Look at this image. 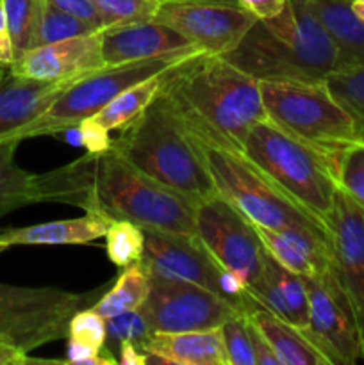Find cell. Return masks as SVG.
I'll list each match as a JSON object with an SVG mask.
<instances>
[{
	"instance_id": "603a6c76",
	"label": "cell",
	"mask_w": 364,
	"mask_h": 365,
	"mask_svg": "<svg viewBox=\"0 0 364 365\" xmlns=\"http://www.w3.org/2000/svg\"><path fill=\"white\" fill-rule=\"evenodd\" d=\"M303 2L338 46L341 68L363 66L364 21L353 13L352 0H303Z\"/></svg>"
},
{
	"instance_id": "8d00e7d4",
	"label": "cell",
	"mask_w": 364,
	"mask_h": 365,
	"mask_svg": "<svg viewBox=\"0 0 364 365\" xmlns=\"http://www.w3.org/2000/svg\"><path fill=\"white\" fill-rule=\"evenodd\" d=\"M75 127H77L79 135H81V146H84L86 153L100 155V153L109 152L113 148V139L109 138V130L103 128L93 118H86Z\"/></svg>"
},
{
	"instance_id": "6da1fadb",
	"label": "cell",
	"mask_w": 364,
	"mask_h": 365,
	"mask_svg": "<svg viewBox=\"0 0 364 365\" xmlns=\"http://www.w3.org/2000/svg\"><path fill=\"white\" fill-rule=\"evenodd\" d=\"M54 202L170 234H195V203L132 166L113 148L50 171Z\"/></svg>"
},
{
	"instance_id": "7a4b0ae2",
	"label": "cell",
	"mask_w": 364,
	"mask_h": 365,
	"mask_svg": "<svg viewBox=\"0 0 364 365\" xmlns=\"http://www.w3.org/2000/svg\"><path fill=\"white\" fill-rule=\"evenodd\" d=\"M161 91L188 130L238 152L250 128L268 120L261 82L214 53H198L171 68Z\"/></svg>"
},
{
	"instance_id": "2e32d148",
	"label": "cell",
	"mask_w": 364,
	"mask_h": 365,
	"mask_svg": "<svg viewBox=\"0 0 364 365\" xmlns=\"http://www.w3.org/2000/svg\"><path fill=\"white\" fill-rule=\"evenodd\" d=\"M106 68L102 57V36L93 32L88 36L64 39L34 46L21 53L9 66L18 77L49 82H75L82 77Z\"/></svg>"
},
{
	"instance_id": "ba28073f",
	"label": "cell",
	"mask_w": 364,
	"mask_h": 365,
	"mask_svg": "<svg viewBox=\"0 0 364 365\" xmlns=\"http://www.w3.org/2000/svg\"><path fill=\"white\" fill-rule=\"evenodd\" d=\"M206 53L200 48H186L177 52L164 53L152 59L134 61V63L106 66L95 73L71 82L49 109L36 121L14 134V141L39 138V135H59L66 128L75 127L86 118H93L102 110L114 96L120 95L131 86L146 81L150 77L164 73L177 64L191 57Z\"/></svg>"
},
{
	"instance_id": "4fadbf2b",
	"label": "cell",
	"mask_w": 364,
	"mask_h": 365,
	"mask_svg": "<svg viewBox=\"0 0 364 365\" xmlns=\"http://www.w3.org/2000/svg\"><path fill=\"white\" fill-rule=\"evenodd\" d=\"M153 20L173 27L202 52L223 56L239 45L257 18L241 6L161 0Z\"/></svg>"
},
{
	"instance_id": "83f0119b",
	"label": "cell",
	"mask_w": 364,
	"mask_h": 365,
	"mask_svg": "<svg viewBox=\"0 0 364 365\" xmlns=\"http://www.w3.org/2000/svg\"><path fill=\"white\" fill-rule=\"evenodd\" d=\"M150 291V274L145 264L139 262L131 264L123 267L118 280L114 282L109 291L102 292L95 302L93 309L102 317L116 316V314L127 312V310L139 309L145 303Z\"/></svg>"
},
{
	"instance_id": "484cf974",
	"label": "cell",
	"mask_w": 364,
	"mask_h": 365,
	"mask_svg": "<svg viewBox=\"0 0 364 365\" xmlns=\"http://www.w3.org/2000/svg\"><path fill=\"white\" fill-rule=\"evenodd\" d=\"M20 141L0 143V217L32 203H43L41 173L36 175L18 166Z\"/></svg>"
},
{
	"instance_id": "cb8c5ba5",
	"label": "cell",
	"mask_w": 364,
	"mask_h": 365,
	"mask_svg": "<svg viewBox=\"0 0 364 365\" xmlns=\"http://www.w3.org/2000/svg\"><path fill=\"white\" fill-rule=\"evenodd\" d=\"M246 316L271 346L280 365H330L327 356L321 355L298 328L285 323L264 307H252Z\"/></svg>"
},
{
	"instance_id": "ab89813d",
	"label": "cell",
	"mask_w": 364,
	"mask_h": 365,
	"mask_svg": "<svg viewBox=\"0 0 364 365\" xmlns=\"http://www.w3.org/2000/svg\"><path fill=\"white\" fill-rule=\"evenodd\" d=\"M250 323V339H252V348L253 355H256V365H280V360L275 355V351L271 349V346L268 344L266 339L263 337L259 330L252 324V321L248 319Z\"/></svg>"
},
{
	"instance_id": "8992f818",
	"label": "cell",
	"mask_w": 364,
	"mask_h": 365,
	"mask_svg": "<svg viewBox=\"0 0 364 365\" xmlns=\"http://www.w3.org/2000/svg\"><path fill=\"white\" fill-rule=\"evenodd\" d=\"M188 132L216 185L218 195L232 203L253 225L264 228H310L330 235L323 223L300 209L284 192L278 191L243 155V152L216 145L211 139L191 130Z\"/></svg>"
},
{
	"instance_id": "f1b7e54d",
	"label": "cell",
	"mask_w": 364,
	"mask_h": 365,
	"mask_svg": "<svg viewBox=\"0 0 364 365\" xmlns=\"http://www.w3.org/2000/svg\"><path fill=\"white\" fill-rule=\"evenodd\" d=\"M325 84L332 96L352 116L357 135L364 141V64L335 70L325 78Z\"/></svg>"
},
{
	"instance_id": "60d3db41",
	"label": "cell",
	"mask_w": 364,
	"mask_h": 365,
	"mask_svg": "<svg viewBox=\"0 0 364 365\" xmlns=\"http://www.w3.org/2000/svg\"><path fill=\"white\" fill-rule=\"evenodd\" d=\"M27 364H59L57 360H38L31 359L29 353L21 351L20 348L7 342L0 337V365H27Z\"/></svg>"
},
{
	"instance_id": "ffe728a7",
	"label": "cell",
	"mask_w": 364,
	"mask_h": 365,
	"mask_svg": "<svg viewBox=\"0 0 364 365\" xmlns=\"http://www.w3.org/2000/svg\"><path fill=\"white\" fill-rule=\"evenodd\" d=\"M148 364L164 365H228L220 328L181 334L153 331L139 344Z\"/></svg>"
},
{
	"instance_id": "4316f807",
	"label": "cell",
	"mask_w": 364,
	"mask_h": 365,
	"mask_svg": "<svg viewBox=\"0 0 364 365\" xmlns=\"http://www.w3.org/2000/svg\"><path fill=\"white\" fill-rule=\"evenodd\" d=\"M164 73L146 78V81L138 82V84L131 86L125 91H121L102 110H98L93 116V120L98 121L107 130H116V128L121 130L123 127H127L159 95L161 89H163Z\"/></svg>"
},
{
	"instance_id": "d4e9b609",
	"label": "cell",
	"mask_w": 364,
	"mask_h": 365,
	"mask_svg": "<svg viewBox=\"0 0 364 365\" xmlns=\"http://www.w3.org/2000/svg\"><path fill=\"white\" fill-rule=\"evenodd\" d=\"M66 364L116 365L118 359L106 348V317L95 309H82L68 327Z\"/></svg>"
},
{
	"instance_id": "5b68a950",
	"label": "cell",
	"mask_w": 364,
	"mask_h": 365,
	"mask_svg": "<svg viewBox=\"0 0 364 365\" xmlns=\"http://www.w3.org/2000/svg\"><path fill=\"white\" fill-rule=\"evenodd\" d=\"M243 155L278 191L328 228L338 184L327 157L270 120L250 128Z\"/></svg>"
},
{
	"instance_id": "836d02e7",
	"label": "cell",
	"mask_w": 364,
	"mask_h": 365,
	"mask_svg": "<svg viewBox=\"0 0 364 365\" xmlns=\"http://www.w3.org/2000/svg\"><path fill=\"white\" fill-rule=\"evenodd\" d=\"M161 0H93L103 29L153 20Z\"/></svg>"
},
{
	"instance_id": "5bb4252c",
	"label": "cell",
	"mask_w": 364,
	"mask_h": 365,
	"mask_svg": "<svg viewBox=\"0 0 364 365\" xmlns=\"http://www.w3.org/2000/svg\"><path fill=\"white\" fill-rule=\"evenodd\" d=\"M143 234L145 252L141 262L148 274L195 284L225 298V269L218 266L195 234H170L148 228H143Z\"/></svg>"
},
{
	"instance_id": "d6986e66",
	"label": "cell",
	"mask_w": 364,
	"mask_h": 365,
	"mask_svg": "<svg viewBox=\"0 0 364 365\" xmlns=\"http://www.w3.org/2000/svg\"><path fill=\"white\" fill-rule=\"evenodd\" d=\"M71 82H49L18 77L9 66L0 77V143L38 120Z\"/></svg>"
},
{
	"instance_id": "f546056e",
	"label": "cell",
	"mask_w": 364,
	"mask_h": 365,
	"mask_svg": "<svg viewBox=\"0 0 364 365\" xmlns=\"http://www.w3.org/2000/svg\"><path fill=\"white\" fill-rule=\"evenodd\" d=\"M93 32H98V29L41 0L38 21H36L34 29V38H32V48L34 46L49 45V43L77 38V36H88L93 34Z\"/></svg>"
},
{
	"instance_id": "7402d4cb",
	"label": "cell",
	"mask_w": 364,
	"mask_h": 365,
	"mask_svg": "<svg viewBox=\"0 0 364 365\" xmlns=\"http://www.w3.org/2000/svg\"><path fill=\"white\" fill-rule=\"evenodd\" d=\"M111 221L95 212L75 220H59L31 227L0 230V253L13 246H59L88 245L103 237Z\"/></svg>"
},
{
	"instance_id": "1f68e13d",
	"label": "cell",
	"mask_w": 364,
	"mask_h": 365,
	"mask_svg": "<svg viewBox=\"0 0 364 365\" xmlns=\"http://www.w3.org/2000/svg\"><path fill=\"white\" fill-rule=\"evenodd\" d=\"M334 178L338 189L364 210V141L343 146L334 159Z\"/></svg>"
},
{
	"instance_id": "ac0fdd59",
	"label": "cell",
	"mask_w": 364,
	"mask_h": 365,
	"mask_svg": "<svg viewBox=\"0 0 364 365\" xmlns=\"http://www.w3.org/2000/svg\"><path fill=\"white\" fill-rule=\"evenodd\" d=\"M266 252L298 277L320 278L335 267L330 235L310 228L257 227Z\"/></svg>"
},
{
	"instance_id": "f6af8a7d",
	"label": "cell",
	"mask_w": 364,
	"mask_h": 365,
	"mask_svg": "<svg viewBox=\"0 0 364 365\" xmlns=\"http://www.w3.org/2000/svg\"><path fill=\"white\" fill-rule=\"evenodd\" d=\"M352 9L364 21V0H352Z\"/></svg>"
},
{
	"instance_id": "3957f363",
	"label": "cell",
	"mask_w": 364,
	"mask_h": 365,
	"mask_svg": "<svg viewBox=\"0 0 364 365\" xmlns=\"http://www.w3.org/2000/svg\"><path fill=\"white\" fill-rule=\"evenodd\" d=\"M221 57L259 82H323L343 66L338 46L303 0H289L280 14L257 20Z\"/></svg>"
},
{
	"instance_id": "52a82bcc",
	"label": "cell",
	"mask_w": 364,
	"mask_h": 365,
	"mask_svg": "<svg viewBox=\"0 0 364 365\" xmlns=\"http://www.w3.org/2000/svg\"><path fill=\"white\" fill-rule=\"evenodd\" d=\"M268 120L303 145L334 159L343 146L357 141L355 123L323 82L261 81Z\"/></svg>"
},
{
	"instance_id": "44dd1931",
	"label": "cell",
	"mask_w": 364,
	"mask_h": 365,
	"mask_svg": "<svg viewBox=\"0 0 364 365\" xmlns=\"http://www.w3.org/2000/svg\"><path fill=\"white\" fill-rule=\"evenodd\" d=\"M248 294L261 307L298 328L300 331L309 327V298L303 278L282 267L270 253L264 274L261 280L250 285Z\"/></svg>"
},
{
	"instance_id": "7bdbcfd3",
	"label": "cell",
	"mask_w": 364,
	"mask_h": 365,
	"mask_svg": "<svg viewBox=\"0 0 364 365\" xmlns=\"http://www.w3.org/2000/svg\"><path fill=\"white\" fill-rule=\"evenodd\" d=\"M118 364L121 365H146L148 364V355L138 348V344L131 341H125L118 346Z\"/></svg>"
},
{
	"instance_id": "e575fe53",
	"label": "cell",
	"mask_w": 364,
	"mask_h": 365,
	"mask_svg": "<svg viewBox=\"0 0 364 365\" xmlns=\"http://www.w3.org/2000/svg\"><path fill=\"white\" fill-rule=\"evenodd\" d=\"M150 334L152 330L141 309L127 310L106 319V348L113 353H116L118 346L125 341L134 342L139 348Z\"/></svg>"
},
{
	"instance_id": "74e56055",
	"label": "cell",
	"mask_w": 364,
	"mask_h": 365,
	"mask_svg": "<svg viewBox=\"0 0 364 365\" xmlns=\"http://www.w3.org/2000/svg\"><path fill=\"white\" fill-rule=\"evenodd\" d=\"M45 2H49L50 6L57 7V9L64 11V13L81 18V20H84L86 24L93 25V27L98 29V31H102L103 29L102 18H100L93 0H45Z\"/></svg>"
},
{
	"instance_id": "8fae6325",
	"label": "cell",
	"mask_w": 364,
	"mask_h": 365,
	"mask_svg": "<svg viewBox=\"0 0 364 365\" xmlns=\"http://www.w3.org/2000/svg\"><path fill=\"white\" fill-rule=\"evenodd\" d=\"M139 309L145 314L152 334L213 330L236 314H245L239 303L216 292L153 274H150L148 296Z\"/></svg>"
},
{
	"instance_id": "9a60e30c",
	"label": "cell",
	"mask_w": 364,
	"mask_h": 365,
	"mask_svg": "<svg viewBox=\"0 0 364 365\" xmlns=\"http://www.w3.org/2000/svg\"><path fill=\"white\" fill-rule=\"evenodd\" d=\"M328 232L335 273L348 294L359 324L364 360V210L341 189L335 191Z\"/></svg>"
},
{
	"instance_id": "277c9868",
	"label": "cell",
	"mask_w": 364,
	"mask_h": 365,
	"mask_svg": "<svg viewBox=\"0 0 364 365\" xmlns=\"http://www.w3.org/2000/svg\"><path fill=\"white\" fill-rule=\"evenodd\" d=\"M113 150L195 205L218 195L188 128L163 91L134 121L121 128Z\"/></svg>"
},
{
	"instance_id": "30bf717a",
	"label": "cell",
	"mask_w": 364,
	"mask_h": 365,
	"mask_svg": "<svg viewBox=\"0 0 364 365\" xmlns=\"http://www.w3.org/2000/svg\"><path fill=\"white\" fill-rule=\"evenodd\" d=\"M195 235L218 266L238 274L246 287L264 274L268 252L256 225L223 196L214 195L196 203Z\"/></svg>"
},
{
	"instance_id": "9c48e42d",
	"label": "cell",
	"mask_w": 364,
	"mask_h": 365,
	"mask_svg": "<svg viewBox=\"0 0 364 365\" xmlns=\"http://www.w3.org/2000/svg\"><path fill=\"white\" fill-rule=\"evenodd\" d=\"M77 294L57 287H21L0 282V337L21 351L66 339L70 321L98 292Z\"/></svg>"
},
{
	"instance_id": "e0dca14e",
	"label": "cell",
	"mask_w": 364,
	"mask_h": 365,
	"mask_svg": "<svg viewBox=\"0 0 364 365\" xmlns=\"http://www.w3.org/2000/svg\"><path fill=\"white\" fill-rule=\"evenodd\" d=\"M106 66L152 59L186 48H198L186 36L161 21H138L100 31Z\"/></svg>"
},
{
	"instance_id": "4dcf8cb0",
	"label": "cell",
	"mask_w": 364,
	"mask_h": 365,
	"mask_svg": "<svg viewBox=\"0 0 364 365\" xmlns=\"http://www.w3.org/2000/svg\"><path fill=\"white\" fill-rule=\"evenodd\" d=\"M103 237L107 259L116 267L123 269L141 260L145 252V234L141 227L123 220L111 221Z\"/></svg>"
},
{
	"instance_id": "7c38bea8",
	"label": "cell",
	"mask_w": 364,
	"mask_h": 365,
	"mask_svg": "<svg viewBox=\"0 0 364 365\" xmlns=\"http://www.w3.org/2000/svg\"><path fill=\"white\" fill-rule=\"evenodd\" d=\"M309 298V327L302 334L330 365H353L363 359L359 324L335 267L320 278L302 277Z\"/></svg>"
},
{
	"instance_id": "f35d334b",
	"label": "cell",
	"mask_w": 364,
	"mask_h": 365,
	"mask_svg": "<svg viewBox=\"0 0 364 365\" xmlns=\"http://www.w3.org/2000/svg\"><path fill=\"white\" fill-rule=\"evenodd\" d=\"M239 6L252 13L257 20H268L284 11L289 0H238Z\"/></svg>"
},
{
	"instance_id": "ee69618b",
	"label": "cell",
	"mask_w": 364,
	"mask_h": 365,
	"mask_svg": "<svg viewBox=\"0 0 364 365\" xmlns=\"http://www.w3.org/2000/svg\"><path fill=\"white\" fill-rule=\"evenodd\" d=\"M168 2H216V4H228V6H239L238 0H168Z\"/></svg>"
},
{
	"instance_id": "b9f144b4",
	"label": "cell",
	"mask_w": 364,
	"mask_h": 365,
	"mask_svg": "<svg viewBox=\"0 0 364 365\" xmlns=\"http://www.w3.org/2000/svg\"><path fill=\"white\" fill-rule=\"evenodd\" d=\"M14 59H16V53H14L13 38H11L9 27H7L4 7L0 6V64L11 66L14 63Z\"/></svg>"
},
{
	"instance_id": "bcb514c9",
	"label": "cell",
	"mask_w": 364,
	"mask_h": 365,
	"mask_svg": "<svg viewBox=\"0 0 364 365\" xmlns=\"http://www.w3.org/2000/svg\"><path fill=\"white\" fill-rule=\"evenodd\" d=\"M6 68H7V66H4V64H0V77H2V75H4V71H6Z\"/></svg>"
},
{
	"instance_id": "d590c367",
	"label": "cell",
	"mask_w": 364,
	"mask_h": 365,
	"mask_svg": "<svg viewBox=\"0 0 364 365\" xmlns=\"http://www.w3.org/2000/svg\"><path fill=\"white\" fill-rule=\"evenodd\" d=\"M227 349L228 365H256L252 339H250V323L246 314H236L220 327Z\"/></svg>"
},
{
	"instance_id": "d6a6232c",
	"label": "cell",
	"mask_w": 364,
	"mask_h": 365,
	"mask_svg": "<svg viewBox=\"0 0 364 365\" xmlns=\"http://www.w3.org/2000/svg\"><path fill=\"white\" fill-rule=\"evenodd\" d=\"M0 6L6 13L7 27H9L14 53L18 59L21 53L32 48V38H34L41 0H0Z\"/></svg>"
}]
</instances>
